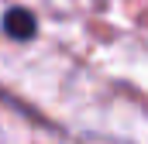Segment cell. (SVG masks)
<instances>
[{
    "instance_id": "obj_1",
    "label": "cell",
    "mask_w": 148,
    "mask_h": 144,
    "mask_svg": "<svg viewBox=\"0 0 148 144\" xmlns=\"http://www.w3.org/2000/svg\"><path fill=\"white\" fill-rule=\"evenodd\" d=\"M3 28H7L10 38H31L35 35V17L24 14V10H10L7 21H3Z\"/></svg>"
}]
</instances>
